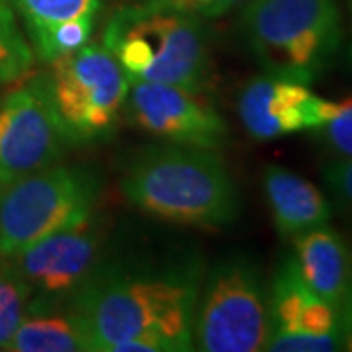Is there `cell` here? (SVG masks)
Instances as JSON below:
<instances>
[{
  "mask_svg": "<svg viewBox=\"0 0 352 352\" xmlns=\"http://www.w3.org/2000/svg\"><path fill=\"white\" fill-rule=\"evenodd\" d=\"M200 266H98L69 300L92 349L182 352L194 349L192 325Z\"/></svg>",
  "mask_w": 352,
  "mask_h": 352,
  "instance_id": "6da1fadb",
  "label": "cell"
},
{
  "mask_svg": "<svg viewBox=\"0 0 352 352\" xmlns=\"http://www.w3.org/2000/svg\"><path fill=\"white\" fill-rule=\"evenodd\" d=\"M100 194V173L88 164L57 163L14 180L0 196V256L85 221Z\"/></svg>",
  "mask_w": 352,
  "mask_h": 352,
  "instance_id": "5b68a950",
  "label": "cell"
},
{
  "mask_svg": "<svg viewBox=\"0 0 352 352\" xmlns=\"http://www.w3.org/2000/svg\"><path fill=\"white\" fill-rule=\"evenodd\" d=\"M314 131L319 143L337 159H352V98L339 102L333 116Z\"/></svg>",
  "mask_w": 352,
  "mask_h": 352,
  "instance_id": "ffe728a7",
  "label": "cell"
},
{
  "mask_svg": "<svg viewBox=\"0 0 352 352\" xmlns=\"http://www.w3.org/2000/svg\"><path fill=\"white\" fill-rule=\"evenodd\" d=\"M106 233L104 219L92 214L10 258L28 280L34 298L67 303L100 266Z\"/></svg>",
  "mask_w": 352,
  "mask_h": 352,
  "instance_id": "9c48e42d",
  "label": "cell"
},
{
  "mask_svg": "<svg viewBox=\"0 0 352 352\" xmlns=\"http://www.w3.org/2000/svg\"><path fill=\"white\" fill-rule=\"evenodd\" d=\"M102 45L129 80L164 82L206 92L212 82V51L198 12L175 0H141L116 10Z\"/></svg>",
  "mask_w": 352,
  "mask_h": 352,
  "instance_id": "3957f363",
  "label": "cell"
},
{
  "mask_svg": "<svg viewBox=\"0 0 352 352\" xmlns=\"http://www.w3.org/2000/svg\"><path fill=\"white\" fill-rule=\"evenodd\" d=\"M263 186L274 227L284 239H296L311 229L329 226L331 204L309 180L270 164L264 168Z\"/></svg>",
  "mask_w": 352,
  "mask_h": 352,
  "instance_id": "5bb4252c",
  "label": "cell"
},
{
  "mask_svg": "<svg viewBox=\"0 0 352 352\" xmlns=\"http://www.w3.org/2000/svg\"><path fill=\"white\" fill-rule=\"evenodd\" d=\"M14 352H80L94 351L87 329L69 303L30 300L28 314L10 342Z\"/></svg>",
  "mask_w": 352,
  "mask_h": 352,
  "instance_id": "9a60e30c",
  "label": "cell"
},
{
  "mask_svg": "<svg viewBox=\"0 0 352 352\" xmlns=\"http://www.w3.org/2000/svg\"><path fill=\"white\" fill-rule=\"evenodd\" d=\"M133 2H141V0H133ZM129 4H131V2H129Z\"/></svg>",
  "mask_w": 352,
  "mask_h": 352,
  "instance_id": "d4e9b609",
  "label": "cell"
},
{
  "mask_svg": "<svg viewBox=\"0 0 352 352\" xmlns=\"http://www.w3.org/2000/svg\"><path fill=\"white\" fill-rule=\"evenodd\" d=\"M268 294L272 331L264 351L331 352L344 349L339 314L307 286L292 254L278 266Z\"/></svg>",
  "mask_w": 352,
  "mask_h": 352,
  "instance_id": "8fae6325",
  "label": "cell"
},
{
  "mask_svg": "<svg viewBox=\"0 0 352 352\" xmlns=\"http://www.w3.org/2000/svg\"><path fill=\"white\" fill-rule=\"evenodd\" d=\"M120 186L133 208L178 226L223 229L241 212L239 190L221 157L186 143L145 147L129 161Z\"/></svg>",
  "mask_w": 352,
  "mask_h": 352,
  "instance_id": "7a4b0ae2",
  "label": "cell"
},
{
  "mask_svg": "<svg viewBox=\"0 0 352 352\" xmlns=\"http://www.w3.org/2000/svg\"><path fill=\"white\" fill-rule=\"evenodd\" d=\"M2 192H4V184L0 182V196H2Z\"/></svg>",
  "mask_w": 352,
  "mask_h": 352,
  "instance_id": "cb8c5ba5",
  "label": "cell"
},
{
  "mask_svg": "<svg viewBox=\"0 0 352 352\" xmlns=\"http://www.w3.org/2000/svg\"><path fill=\"white\" fill-rule=\"evenodd\" d=\"M32 288L10 256H0V351H10L16 331L24 321Z\"/></svg>",
  "mask_w": 352,
  "mask_h": 352,
  "instance_id": "e0dca14e",
  "label": "cell"
},
{
  "mask_svg": "<svg viewBox=\"0 0 352 352\" xmlns=\"http://www.w3.org/2000/svg\"><path fill=\"white\" fill-rule=\"evenodd\" d=\"M94 18L96 16H80L30 28L28 34L32 39L34 55H38L43 63H53L55 59L80 50L94 32Z\"/></svg>",
  "mask_w": 352,
  "mask_h": 352,
  "instance_id": "2e32d148",
  "label": "cell"
},
{
  "mask_svg": "<svg viewBox=\"0 0 352 352\" xmlns=\"http://www.w3.org/2000/svg\"><path fill=\"white\" fill-rule=\"evenodd\" d=\"M126 118L153 138L217 149L229 139L226 120L201 92L164 82L129 80Z\"/></svg>",
  "mask_w": 352,
  "mask_h": 352,
  "instance_id": "30bf717a",
  "label": "cell"
},
{
  "mask_svg": "<svg viewBox=\"0 0 352 352\" xmlns=\"http://www.w3.org/2000/svg\"><path fill=\"white\" fill-rule=\"evenodd\" d=\"M272 331L270 294L247 256L214 264L200 282L192 340L204 352H258Z\"/></svg>",
  "mask_w": 352,
  "mask_h": 352,
  "instance_id": "8992f818",
  "label": "cell"
},
{
  "mask_svg": "<svg viewBox=\"0 0 352 352\" xmlns=\"http://www.w3.org/2000/svg\"><path fill=\"white\" fill-rule=\"evenodd\" d=\"M12 4L22 14L28 30L80 16H96L102 8V0H12Z\"/></svg>",
  "mask_w": 352,
  "mask_h": 352,
  "instance_id": "d6986e66",
  "label": "cell"
},
{
  "mask_svg": "<svg viewBox=\"0 0 352 352\" xmlns=\"http://www.w3.org/2000/svg\"><path fill=\"white\" fill-rule=\"evenodd\" d=\"M337 108V102L325 100L292 78L264 73L249 78L237 96L239 120L254 141L298 133L321 127Z\"/></svg>",
  "mask_w": 352,
  "mask_h": 352,
  "instance_id": "7c38bea8",
  "label": "cell"
},
{
  "mask_svg": "<svg viewBox=\"0 0 352 352\" xmlns=\"http://www.w3.org/2000/svg\"><path fill=\"white\" fill-rule=\"evenodd\" d=\"M34 50L25 41L8 0H0V87L30 75Z\"/></svg>",
  "mask_w": 352,
  "mask_h": 352,
  "instance_id": "ac0fdd59",
  "label": "cell"
},
{
  "mask_svg": "<svg viewBox=\"0 0 352 352\" xmlns=\"http://www.w3.org/2000/svg\"><path fill=\"white\" fill-rule=\"evenodd\" d=\"M175 2L176 4H180V6H184V8H190V10L200 14L212 0H175Z\"/></svg>",
  "mask_w": 352,
  "mask_h": 352,
  "instance_id": "603a6c76",
  "label": "cell"
},
{
  "mask_svg": "<svg viewBox=\"0 0 352 352\" xmlns=\"http://www.w3.org/2000/svg\"><path fill=\"white\" fill-rule=\"evenodd\" d=\"M298 270L319 298L339 314L344 349L352 351V251L337 231L317 227L294 239Z\"/></svg>",
  "mask_w": 352,
  "mask_h": 352,
  "instance_id": "4fadbf2b",
  "label": "cell"
},
{
  "mask_svg": "<svg viewBox=\"0 0 352 352\" xmlns=\"http://www.w3.org/2000/svg\"><path fill=\"white\" fill-rule=\"evenodd\" d=\"M243 36L264 73L311 85L342 41L337 0H249Z\"/></svg>",
  "mask_w": 352,
  "mask_h": 352,
  "instance_id": "277c9868",
  "label": "cell"
},
{
  "mask_svg": "<svg viewBox=\"0 0 352 352\" xmlns=\"http://www.w3.org/2000/svg\"><path fill=\"white\" fill-rule=\"evenodd\" d=\"M51 100L47 73L30 76L0 102V182L61 163L71 149Z\"/></svg>",
  "mask_w": 352,
  "mask_h": 352,
  "instance_id": "ba28073f",
  "label": "cell"
},
{
  "mask_svg": "<svg viewBox=\"0 0 352 352\" xmlns=\"http://www.w3.org/2000/svg\"><path fill=\"white\" fill-rule=\"evenodd\" d=\"M50 94L73 147L110 139L122 120L129 78L102 43L50 63Z\"/></svg>",
  "mask_w": 352,
  "mask_h": 352,
  "instance_id": "52a82bcc",
  "label": "cell"
},
{
  "mask_svg": "<svg viewBox=\"0 0 352 352\" xmlns=\"http://www.w3.org/2000/svg\"><path fill=\"white\" fill-rule=\"evenodd\" d=\"M249 0H212L204 10L200 12V16H208V18H217V16H223L229 10L237 8L239 4H245Z\"/></svg>",
  "mask_w": 352,
  "mask_h": 352,
  "instance_id": "7402d4cb",
  "label": "cell"
},
{
  "mask_svg": "<svg viewBox=\"0 0 352 352\" xmlns=\"http://www.w3.org/2000/svg\"><path fill=\"white\" fill-rule=\"evenodd\" d=\"M329 192L344 212L352 215V159H335L323 166Z\"/></svg>",
  "mask_w": 352,
  "mask_h": 352,
  "instance_id": "44dd1931",
  "label": "cell"
}]
</instances>
